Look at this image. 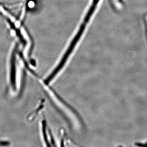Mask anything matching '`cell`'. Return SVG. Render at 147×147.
<instances>
[{
	"label": "cell",
	"instance_id": "6da1fadb",
	"mask_svg": "<svg viewBox=\"0 0 147 147\" xmlns=\"http://www.w3.org/2000/svg\"><path fill=\"white\" fill-rule=\"evenodd\" d=\"M93 12V11L92 10V9H90L89 12H88V14H87V16H86V18H85V20H84V23L82 24V26H81L80 30H79V32L76 35L75 38L74 39L68 50L67 51L66 53L64 55V57L66 58V59H68V57H69V55L71 54V52H72L74 48V46L76 45L77 41H78L79 38H80V37L82 35V34L83 33V32L84 31V28H85V27H86L87 23H88V21L89 20Z\"/></svg>",
	"mask_w": 147,
	"mask_h": 147
}]
</instances>
